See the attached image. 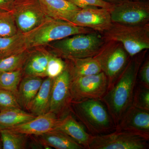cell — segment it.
Returning <instances> with one entry per match:
<instances>
[{
  "instance_id": "obj_22",
  "label": "cell",
  "mask_w": 149,
  "mask_h": 149,
  "mask_svg": "<svg viewBox=\"0 0 149 149\" xmlns=\"http://www.w3.org/2000/svg\"><path fill=\"white\" fill-rule=\"evenodd\" d=\"M36 116L22 109H13L0 111V130L14 127Z\"/></svg>"
},
{
  "instance_id": "obj_10",
  "label": "cell",
  "mask_w": 149,
  "mask_h": 149,
  "mask_svg": "<svg viewBox=\"0 0 149 149\" xmlns=\"http://www.w3.org/2000/svg\"><path fill=\"white\" fill-rule=\"evenodd\" d=\"M12 12L18 32L23 34L35 29L49 17L38 0L15 4Z\"/></svg>"
},
{
  "instance_id": "obj_15",
  "label": "cell",
  "mask_w": 149,
  "mask_h": 149,
  "mask_svg": "<svg viewBox=\"0 0 149 149\" xmlns=\"http://www.w3.org/2000/svg\"><path fill=\"white\" fill-rule=\"evenodd\" d=\"M54 129L65 133L85 149H88L93 137V135L88 133L83 125L77 121L71 112L59 119Z\"/></svg>"
},
{
  "instance_id": "obj_37",
  "label": "cell",
  "mask_w": 149,
  "mask_h": 149,
  "mask_svg": "<svg viewBox=\"0 0 149 149\" xmlns=\"http://www.w3.org/2000/svg\"><path fill=\"white\" fill-rule=\"evenodd\" d=\"M141 1H148V0H141Z\"/></svg>"
},
{
  "instance_id": "obj_23",
  "label": "cell",
  "mask_w": 149,
  "mask_h": 149,
  "mask_svg": "<svg viewBox=\"0 0 149 149\" xmlns=\"http://www.w3.org/2000/svg\"><path fill=\"white\" fill-rule=\"evenodd\" d=\"M27 49L22 33L18 32L10 37L0 36V58Z\"/></svg>"
},
{
  "instance_id": "obj_3",
  "label": "cell",
  "mask_w": 149,
  "mask_h": 149,
  "mask_svg": "<svg viewBox=\"0 0 149 149\" xmlns=\"http://www.w3.org/2000/svg\"><path fill=\"white\" fill-rule=\"evenodd\" d=\"M105 40L100 32L93 31L69 36L52 42L46 47L65 59L94 57L101 51Z\"/></svg>"
},
{
  "instance_id": "obj_36",
  "label": "cell",
  "mask_w": 149,
  "mask_h": 149,
  "mask_svg": "<svg viewBox=\"0 0 149 149\" xmlns=\"http://www.w3.org/2000/svg\"><path fill=\"white\" fill-rule=\"evenodd\" d=\"M1 148H2V144H1L0 143V149Z\"/></svg>"
},
{
  "instance_id": "obj_11",
  "label": "cell",
  "mask_w": 149,
  "mask_h": 149,
  "mask_svg": "<svg viewBox=\"0 0 149 149\" xmlns=\"http://www.w3.org/2000/svg\"><path fill=\"white\" fill-rule=\"evenodd\" d=\"M70 84V75L67 68L61 74L54 78L49 111L54 113L59 119L70 112L72 99Z\"/></svg>"
},
{
  "instance_id": "obj_14",
  "label": "cell",
  "mask_w": 149,
  "mask_h": 149,
  "mask_svg": "<svg viewBox=\"0 0 149 149\" xmlns=\"http://www.w3.org/2000/svg\"><path fill=\"white\" fill-rule=\"evenodd\" d=\"M59 119L54 113L49 111L37 116L27 122L6 129L27 136H39L54 129Z\"/></svg>"
},
{
  "instance_id": "obj_13",
  "label": "cell",
  "mask_w": 149,
  "mask_h": 149,
  "mask_svg": "<svg viewBox=\"0 0 149 149\" xmlns=\"http://www.w3.org/2000/svg\"><path fill=\"white\" fill-rule=\"evenodd\" d=\"M115 129L128 130L149 138V111L131 105L123 115Z\"/></svg>"
},
{
  "instance_id": "obj_1",
  "label": "cell",
  "mask_w": 149,
  "mask_h": 149,
  "mask_svg": "<svg viewBox=\"0 0 149 149\" xmlns=\"http://www.w3.org/2000/svg\"><path fill=\"white\" fill-rule=\"evenodd\" d=\"M102 101L105 105L116 126L131 105L139 68L144 56L132 57Z\"/></svg>"
},
{
  "instance_id": "obj_18",
  "label": "cell",
  "mask_w": 149,
  "mask_h": 149,
  "mask_svg": "<svg viewBox=\"0 0 149 149\" xmlns=\"http://www.w3.org/2000/svg\"><path fill=\"white\" fill-rule=\"evenodd\" d=\"M44 146L56 149H85L72 138L60 130L54 129L37 136Z\"/></svg>"
},
{
  "instance_id": "obj_31",
  "label": "cell",
  "mask_w": 149,
  "mask_h": 149,
  "mask_svg": "<svg viewBox=\"0 0 149 149\" xmlns=\"http://www.w3.org/2000/svg\"><path fill=\"white\" fill-rule=\"evenodd\" d=\"M80 8L89 7H96L107 9L110 10L114 5L102 0H67Z\"/></svg>"
},
{
  "instance_id": "obj_27",
  "label": "cell",
  "mask_w": 149,
  "mask_h": 149,
  "mask_svg": "<svg viewBox=\"0 0 149 149\" xmlns=\"http://www.w3.org/2000/svg\"><path fill=\"white\" fill-rule=\"evenodd\" d=\"M18 32L12 11L0 10V36L10 37Z\"/></svg>"
},
{
  "instance_id": "obj_12",
  "label": "cell",
  "mask_w": 149,
  "mask_h": 149,
  "mask_svg": "<svg viewBox=\"0 0 149 149\" xmlns=\"http://www.w3.org/2000/svg\"><path fill=\"white\" fill-rule=\"evenodd\" d=\"M68 22L76 26L104 33L113 24L110 10L96 7L80 8L70 17Z\"/></svg>"
},
{
  "instance_id": "obj_7",
  "label": "cell",
  "mask_w": 149,
  "mask_h": 149,
  "mask_svg": "<svg viewBox=\"0 0 149 149\" xmlns=\"http://www.w3.org/2000/svg\"><path fill=\"white\" fill-rule=\"evenodd\" d=\"M109 87L108 80L103 72L70 79L72 101L85 99L101 100Z\"/></svg>"
},
{
  "instance_id": "obj_29",
  "label": "cell",
  "mask_w": 149,
  "mask_h": 149,
  "mask_svg": "<svg viewBox=\"0 0 149 149\" xmlns=\"http://www.w3.org/2000/svg\"><path fill=\"white\" fill-rule=\"evenodd\" d=\"M66 68V62L51 52L46 71L47 77L54 79L61 74Z\"/></svg>"
},
{
  "instance_id": "obj_24",
  "label": "cell",
  "mask_w": 149,
  "mask_h": 149,
  "mask_svg": "<svg viewBox=\"0 0 149 149\" xmlns=\"http://www.w3.org/2000/svg\"><path fill=\"white\" fill-rule=\"evenodd\" d=\"M30 52V49H25L0 58V71L12 72L23 69Z\"/></svg>"
},
{
  "instance_id": "obj_20",
  "label": "cell",
  "mask_w": 149,
  "mask_h": 149,
  "mask_svg": "<svg viewBox=\"0 0 149 149\" xmlns=\"http://www.w3.org/2000/svg\"><path fill=\"white\" fill-rule=\"evenodd\" d=\"M43 78L23 76L18 89L17 99L22 108L27 110L40 90Z\"/></svg>"
},
{
  "instance_id": "obj_5",
  "label": "cell",
  "mask_w": 149,
  "mask_h": 149,
  "mask_svg": "<svg viewBox=\"0 0 149 149\" xmlns=\"http://www.w3.org/2000/svg\"><path fill=\"white\" fill-rule=\"evenodd\" d=\"M103 34L105 41L120 43L131 57L149 49V23L129 25L113 23Z\"/></svg>"
},
{
  "instance_id": "obj_26",
  "label": "cell",
  "mask_w": 149,
  "mask_h": 149,
  "mask_svg": "<svg viewBox=\"0 0 149 149\" xmlns=\"http://www.w3.org/2000/svg\"><path fill=\"white\" fill-rule=\"evenodd\" d=\"M23 76L22 69L12 72L0 71V89L10 91L17 97L19 85Z\"/></svg>"
},
{
  "instance_id": "obj_25",
  "label": "cell",
  "mask_w": 149,
  "mask_h": 149,
  "mask_svg": "<svg viewBox=\"0 0 149 149\" xmlns=\"http://www.w3.org/2000/svg\"><path fill=\"white\" fill-rule=\"evenodd\" d=\"M2 148L24 149L27 145V135L13 132L8 129L0 130Z\"/></svg>"
},
{
  "instance_id": "obj_28",
  "label": "cell",
  "mask_w": 149,
  "mask_h": 149,
  "mask_svg": "<svg viewBox=\"0 0 149 149\" xmlns=\"http://www.w3.org/2000/svg\"><path fill=\"white\" fill-rule=\"evenodd\" d=\"M132 105L149 111V88L137 82L133 93Z\"/></svg>"
},
{
  "instance_id": "obj_33",
  "label": "cell",
  "mask_w": 149,
  "mask_h": 149,
  "mask_svg": "<svg viewBox=\"0 0 149 149\" xmlns=\"http://www.w3.org/2000/svg\"><path fill=\"white\" fill-rule=\"evenodd\" d=\"M14 3L11 0H0V10L12 11Z\"/></svg>"
},
{
  "instance_id": "obj_9",
  "label": "cell",
  "mask_w": 149,
  "mask_h": 149,
  "mask_svg": "<svg viewBox=\"0 0 149 149\" xmlns=\"http://www.w3.org/2000/svg\"><path fill=\"white\" fill-rule=\"evenodd\" d=\"M112 42L113 45L105 48L104 47L95 56L100 61L102 72L107 78L108 89L114 84L129 61L128 54L122 45L118 42Z\"/></svg>"
},
{
  "instance_id": "obj_4",
  "label": "cell",
  "mask_w": 149,
  "mask_h": 149,
  "mask_svg": "<svg viewBox=\"0 0 149 149\" xmlns=\"http://www.w3.org/2000/svg\"><path fill=\"white\" fill-rule=\"evenodd\" d=\"M93 31H95L49 16L39 26L24 35L26 47L31 49L46 47L52 42L69 36Z\"/></svg>"
},
{
  "instance_id": "obj_8",
  "label": "cell",
  "mask_w": 149,
  "mask_h": 149,
  "mask_svg": "<svg viewBox=\"0 0 149 149\" xmlns=\"http://www.w3.org/2000/svg\"><path fill=\"white\" fill-rule=\"evenodd\" d=\"M110 13L113 23L129 25L148 24L149 3L148 1L127 0L114 5Z\"/></svg>"
},
{
  "instance_id": "obj_6",
  "label": "cell",
  "mask_w": 149,
  "mask_h": 149,
  "mask_svg": "<svg viewBox=\"0 0 149 149\" xmlns=\"http://www.w3.org/2000/svg\"><path fill=\"white\" fill-rule=\"evenodd\" d=\"M149 138L139 133L116 129L110 133L93 136L88 149H147Z\"/></svg>"
},
{
  "instance_id": "obj_30",
  "label": "cell",
  "mask_w": 149,
  "mask_h": 149,
  "mask_svg": "<svg viewBox=\"0 0 149 149\" xmlns=\"http://www.w3.org/2000/svg\"><path fill=\"white\" fill-rule=\"evenodd\" d=\"M13 109H22L17 97L10 91L0 89V111Z\"/></svg>"
},
{
  "instance_id": "obj_21",
  "label": "cell",
  "mask_w": 149,
  "mask_h": 149,
  "mask_svg": "<svg viewBox=\"0 0 149 149\" xmlns=\"http://www.w3.org/2000/svg\"><path fill=\"white\" fill-rule=\"evenodd\" d=\"M53 78L46 77L43 80L40 90L27 111L35 116L45 114L49 111L51 91Z\"/></svg>"
},
{
  "instance_id": "obj_35",
  "label": "cell",
  "mask_w": 149,
  "mask_h": 149,
  "mask_svg": "<svg viewBox=\"0 0 149 149\" xmlns=\"http://www.w3.org/2000/svg\"><path fill=\"white\" fill-rule=\"evenodd\" d=\"M11 1L13 2L14 4H15L19 3L25 1H27V0H11Z\"/></svg>"
},
{
  "instance_id": "obj_17",
  "label": "cell",
  "mask_w": 149,
  "mask_h": 149,
  "mask_svg": "<svg viewBox=\"0 0 149 149\" xmlns=\"http://www.w3.org/2000/svg\"><path fill=\"white\" fill-rule=\"evenodd\" d=\"M65 60L70 79L102 72L101 65L95 56Z\"/></svg>"
},
{
  "instance_id": "obj_19",
  "label": "cell",
  "mask_w": 149,
  "mask_h": 149,
  "mask_svg": "<svg viewBox=\"0 0 149 149\" xmlns=\"http://www.w3.org/2000/svg\"><path fill=\"white\" fill-rule=\"evenodd\" d=\"M49 17L68 21L74 12L80 9L67 0H38Z\"/></svg>"
},
{
  "instance_id": "obj_34",
  "label": "cell",
  "mask_w": 149,
  "mask_h": 149,
  "mask_svg": "<svg viewBox=\"0 0 149 149\" xmlns=\"http://www.w3.org/2000/svg\"><path fill=\"white\" fill-rule=\"evenodd\" d=\"M102 1L106 2L107 3H110L112 4L116 5L125 1L127 0H102Z\"/></svg>"
},
{
  "instance_id": "obj_16",
  "label": "cell",
  "mask_w": 149,
  "mask_h": 149,
  "mask_svg": "<svg viewBox=\"0 0 149 149\" xmlns=\"http://www.w3.org/2000/svg\"><path fill=\"white\" fill-rule=\"evenodd\" d=\"M51 51L45 47L30 49V53L23 67V76L47 77L46 71Z\"/></svg>"
},
{
  "instance_id": "obj_2",
  "label": "cell",
  "mask_w": 149,
  "mask_h": 149,
  "mask_svg": "<svg viewBox=\"0 0 149 149\" xmlns=\"http://www.w3.org/2000/svg\"><path fill=\"white\" fill-rule=\"evenodd\" d=\"M70 112L93 136L110 133L115 125L105 105L98 99L72 101Z\"/></svg>"
},
{
  "instance_id": "obj_32",
  "label": "cell",
  "mask_w": 149,
  "mask_h": 149,
  "mask_svg": "<svg viewBox=\"0 0 149 149\" xmlns=\"http://www.w3.org/2000/svg\"><path fill=\"white\" fill-rule=\"evenodd\" d=\"M137 82L149 88V61L147 59L141 64L137 77Z\"/></svg>"
}]
</instances>
